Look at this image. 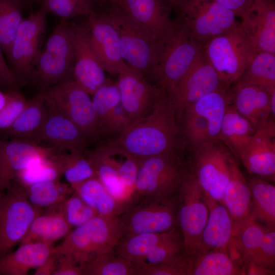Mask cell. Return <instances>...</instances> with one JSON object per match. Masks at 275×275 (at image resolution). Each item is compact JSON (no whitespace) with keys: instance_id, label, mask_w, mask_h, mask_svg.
I'll list each match as a JSON object with an SVG mask.
<instances>
[{"instance_id":"f35d334b","label":"cell","mask_w":275,"mask_h":275,"mask_svg":"<svg viewBox=\"0 0 275 275\" xmlns=\"http://www.w3.org/2000/svg\"><path fill=\"white\" fill-rule=\"evenodd\" d=\"M22 0H0V42L8 60L17 30L23 20Z\"/></svg>"},{"instance_id":"816d5d0a","label":"cell","mask_w":275,"mask_h":275,"mask_svg":"<svg viewBox=\"0 0 275 275\" xmlns=\"http://www.w3.org/2000/svg\"><path fill=\"white\" fill-rule=\"evenodd\" d=\"M57 256V266L53 275H82V266L65 255Z\"/></svg>"},{"instance_id":"681fc988","label":"cell","mask_w":275,"mask_h":275,"mask_svg":"<svg viewBox=\"0 0 275 275\" xmlns=\"http://www.w3.org/2000/svg\"><path fill=\"white\" fill-rule=\"evenodd\" d=\"M131 122L121 102L116 105L107 116L103 126L105 132L121 133L130 125Z\"/></svg>"},{"instance_id":"7a4b0ae2","label":"cell","mask_w":275,"mask_h":275,"mask_svg":"<svg viewBox=\"0 0 275 275\" xmlns=\"http://www.w3.org/2000/svg\"><path fill=\"white\" fill-rule=\"evenodd\" d=\"M202 48L177 16L172 19L169 27L157 39L154 60L148 76L155 86L170 94Z\"/></svg>"},{"instance_id":"ee69618b","label":"cell","mask_w":275,"mask_h":275,"mask_svg":"<svg viewBox=\"0 0 275 275\" xmlns=\"http://www.w3.org/2000/svg\"><path fill=\"white\" fill-rule=\"evenodd\" d=\"M94 0H41V7L61 19L88 16L93 11Z\"/></svg>"},{"instance_id":"bcb514c9","label":"cell","mask_w":275,"mask_h":275,"mask_svg":"<svg viewBox=\"0 0 275 275\" xmlns=\"http://www.w3.org/2000/svg\"><path fill=\"white\" fill-rule=\"evenodd\" d=\"M92 95L93 105L102 131V126L107 116L112 109L121 102L120 93L116 85L107 81Z\"/></svg>"},{"instance_id":"277c9868","label":"cell","mask_w":275,"mask_h":275,"mask_svg":"<svg viewBox=\"0 0 275 275\" xmlns=\"http://www.w3.org/2000/svg\"><path fill=\"white\" fill-rule=\"evenodd\" d=\"M185 171L175 155L141 159L131 196L132 206L141 202L162 201L175 198Z\"/></svg>"},{"instance_id":"5b68a950","label":"cell","mask_w":275,"mask_h":275,"mask_svg":"<svg viewBox=\"0 0 275 275\" xmlns=\"http://www.w3.org/2000/svg\"><path fill=\"white\" fill-rule=\"evenodd\" d=\"M73 62L71 26L61 19L40 51L31 81L41 91L72 79Z\"/></svg>"},{"instance_id":"4316f807","label":"cell","mask_w":275,"mask_h":275,"mask_svg":"<svg viewBox=\"0 0 275 275\" xmlns=\"http://www.w3.org/2000/svg\"><path fill=\"white\" fill-rule=\"evenodd\" d=\"M205 196L209 216L203 231L200 247L196 253L212 250H223L228 252V246L233 238L231 218L222 204L205 194Z\"/></svg>"},{"instance_id":"44dd1931","label":"cell","mask_w":275,"mask_h":275,"mask_svg":"<svg viewBox=\"0 0 275 275\" xmlns=\"http://www.w3.org/2000/svg\"><path fill=\"white\" fill-rule=\"evenodd\" d=\"M118 75L116 85L121 103L132 123L150 112L161 89L150 84L145 75L128 65Z\"/></svg>"},{"instance_id":"3957f363","label":"cell","mask_w":275,"mask_h":275,"mask_svg":"<svg viewBox=\"0 0 275 275\" xmlns=\"http://www.w3.org/2000/svg\"><path fill=\"white\" fill-rule=\"evenodd\" d=\"M122 237L117 217L97 215L70 231L60 244L53 246V253L65 255L83 267L96 256L113 250Z\"/></svg>"},{"instance_id":"d4e9b609","label":"cell","mask_w":275,"mask_h":275,"mask_svg":"<svg viewBox=\"0 0 275 275\" xmlns=\"http://www.w3.org/2000/svg\"><path fill=\"white\" fill-rule=\"evenodd\" d=\"M132 18L158 38L169 27L172 7L164 0H113Z\"/></svg>"},{"instance_id":"f907efd6","label":"cell","mask_w":275,"mask_h":275,"mask_svg":"<svg viewBox=\"0 0 275 275\" xmlns=\"http://www.w3.org/2000/svg\"><path fill=\"white\" fill-rule=\"evenodd\" d=\"M0 42V86L8 90H18L20 88L19 82L7 64L3 55Z\"/></svg>"},{"instance_id":"60d3db41","label":"cell","mask_w":275,"mask_h":275,"mask_svg":"<svg viewBox=\"0 0 275 275\" xmlns=\"http://www.w3.org/2000/svg\"><path fill=\"white\" fill-rule=\"evenodd\" d=\"M59 152L36 161L20 171L16 176L18 184L25 186L33 183L59 180L63 175Z\"/></svg>"},{"instance_id":"83f0119b","label":"cell","mask_w":275,"mask_h":275,"mask_svg":"<svg viewBox=\"0 0 275 275\" xmlns=\"http://www.w3.org/2000/svg\"><path fill=\"white\" fill-rule=\"evenodd\" d=\"M53 244L34 242L20 244L12 253L0 259V271L4 275H26L41 265L52 253Z\"/></svg>"},{"instance_id":"f1b7e54d","label":"cell","mask_w":275,"mask_h":275,"mask_svg":"<svg viewBox=\"0 0 275 275\" xmlns=\"http://www.w3.org/2000/svg\"><path fill=\"white\" fill-rule=\"evenodd\" d=\"M72 188L99 215L117 217L131 208L129 203L113 197L97 177L86 180Z\"/></svg>"},{"instance_id":"8d00e7d4","label":"cell","mask_w":275,"mask_h":275,"mask_svg":"<svg viewBox=\"0 0 275 275\" xmlns=\"http://www.w3.org/2000/svg\"><path fill=\"white\" fill-rule=\"evenodd\" d=\"M22 187L31 203L40 211L61 204L73 191L69 184L59 180L40 182Z\"/></svg>"},{"instance_id":"ab89813d","label":"cell","mask_w":275,"mask_h":275,"mask_svg":"<svg viewBox=\"0 0 275 275\" xmlns=\"http://www.w3.org/2000/svg\"><path fill=\"white\" fill-rule=\"evenodd\" d=\"M82 268V275H137L134 265L114 249L96 256Z\"/></svg>"},{"instance_id":"8992f818","label":"cell","mask_w":275,"mask_h":275,"mask_svg":"<svg viewBox=\"0 0 275 275\" xmlns=\"http://www.w3.org/2000/svg\"><path fill=\"white\" fill-rule=\"evenodd\" d=\"M203 49L227 88L240 77L257 53L240 24L211 39Z\"/></svg>"},{"instance_id":"7402d4cb","label":"cell","mask_w":275,"mask_h":275,"mask_svg":"<svg viewBox=\"0 0 275 275\" xmlns=\"http://www.w3.org/2000/svg\"><path fill=\"white\" fill-rule=\"evenodd\" d=\"M275 126L270 119L256 129L238 158L251 174L265 180H274Z\"/></svg>"},{"instance_id":"ac0fdd59","label":"cell","mask_w":275,"mask_h":275,"mask_svg":"<svg viewBox=\"0 0 275 275\" xmlns=\"http://www.w3.org/2000/svg\"><path fill=\"white\" fill-rule=\"evenodd\" d=\"M86 22L92 46L105 71L118 75L127 66L123 60L118 32L106 13L93 10Z\"/></svg>"},{"instance_id":"7bdbcfd3","label":"cell","mask_w":275,"mask_h":275,"mask_svg":"<svg viewBox=\"0 0 275 275\" xmlns=\"http://www.w3.org/2000/svg\"><path fill=\"white\" fill-rule=\"evenodd\" d=\"M183 252L182 235L178 227L171 230L169 235L144 257L136 269L170 260Z\"/></svg>"},{"instance_id":"c3c4849f","label":"cell","mask_w":275,"mask_h":275,"mask_svg":"<svg viewBox=\"0 0 275 275\" xmlns=\"http://www.w3.org/2000/svg\"><path fill=\"white\" fill-rule=\"evenodd\" d=\"M6 101L0 111V132H5L17 119L28 100L18 90L7 91Z\"/></svg>"},{"instance_id":"4fadbf2b","label":"cell","mask_w":275,"mask_h":275,"mask_svg":"<svg viewBox=\"0 0 275 275\" xmlns=\"http://www.w3.org/2000/svg\"><path fill=\"white\" fill-rule=\"evenodd\" d=\"M46 14L41 7L23 18L13 41L8 60L20 87L31 81L46 29Z\"/></svg>"},{"instance_id":"9a60e30c","label":"cell","mask_w":275,"mask_h":275,"mask_svg":"<svg viewBox=\"0 0 275 275\" xmlns=\"http://www.w3.org/2000/svg\"><path fill=\"white\" fill-rule=\"evenodd\" d=\"M117 218L121 228L122 238L143 233L169 232L178 227L176 198L140 203Z\"/></svg>"},{"instance_id":"f6af8a7d","label":"cell","mask_w":275,"mask_h":275,"mask_svg":"<svg viewBox=\"0 0 275 275\" xmlns=\"http://www.w3.org/2000/svg\"><path fill=\"white\" fill-rule=\"evenodd\" d=\"M66 221L72 227H79L98 215L76 193L68 196L60 205Z\"/></svg>"},{"instance_id":"5bb4252c","label":"cell","mask_w":275,"mask_h":275,"mask_svg":"<svg viewBox=\"0 0 275 275\" xmlns=\"http://www.w3.org/2000/svg\"><path fill=\"white\" fill-rule=\"evenodd\" d=\"M7 189L0 199V259L21 242L41 211L31 203L19 184Z\"/></svg>"},{"instance_id":"30bf717a","label":"cell","mask_w":275,"mask_h":275,"mask_svg":"<svg viewBox=\"0 0 275 275\" xmlns=\"http://www.w3.org/2000/svg\"><path fill=\"white\" fill-rule=\"evenodd\" d=\"M227 89L206 94L184 111L181 119L183 131L194 148L218 140L229 102Z\"/></svg>"},{"instance_id":"74e56055","label":"cell","mask_w":275,"mask_h":275,"mask_svg":"<svg viewBox=\"0 0 275 275\" xmlns=\"http://www.w3.org/2000/svg\"><path fill=\"white\" fill-rule=\"evenodd\" d=\"M171 231L164 233H143L122 238L115 246L114 251L132 263L136 268L144 257L164 239Z\"/></svg>"},{"instance_id":"52a82bcc","label":"cell","mask_w":275,"mask_h":275,"mask_svg":"<svg viewBox=\"0 0 275 275\" xmlns=\"http://www.w3.org/2000/svg\"><path fill=\"white\" fill-rule=\"evenodd\" d=\"M176 198L183 253L193 256L200 247L209 212L205 193L193 172L185 171Z\"/></svg>"},{"instance_id":"7dc6e473","label":"cell","mask_w":275,"mask_h":275,"mask_svg":"<svg viewBox=\"0 0 275 275\" xmlns=\"http://www.w3.org/2000/svg\"><path fill=\"white\" fill-rule=\"evenodd\" d=\"M189 256L183 252L170 260L136 268L137 275H188Z\"/></svg>"},{"instance_id":"f546056e","label":"cell","mask_w":275,"mask_h":275,"mask_svg":"<svg viewBox=\"0 0 275 275\" xmlns=\"http://www.w3.org/2000/svg\"><path fill=\"white\" fill-rule=\"evenodd\" d=\"M60 205L49 208L47 213L37 215L20 244L34 242L53 244L65 237L72 228L65 218Z\"/></svg>"},{"instance_id":"94428289","label":"cell","mask_w":275,"mask_h":275,"mask_svg":"<svg viewBox=\"0 0 275 275\" xmlns=\"http://www.w3.org/2000/svg\"><path fill=\"white\" fill-rule=\"evenodd\" d=\"M0 274H1V271H0Z\"/></svg>"},{"instance_id":"7c38bea8","label":"cell","mask_w":275,"mask_h":275,"mask_svg":"<svg viewBox=\"0 0 275 275\" xmlns=\"http://www.w3.org/2000/svg\"><path fill=\"white\" fill-rule=\"evenodd\" d=\"M195 149L194 174L205 194L222 204L235 158L218 140Z\"/></svg>"},{"instance_id":"1f68e13d","label":"cell","mask_w":275,"mask_h":275,"mask_svg":"<svg viewBox=\"0 0 275 275\" xmlns=\"http://www.w3.org/2000/svg\"><path fill=\"white\" fill-rule=\"evenodd\" d=\"M256 130L254 125L241 115L232 105L227 107L218 140L227 146L238 158Z\"/></svg>"},{"instance_id":"cb8c5ba5","label":"cell","mask_w":275,"mask_h":275,"mask_svg":"<svg viewBox=\"0 0 275 275\" xmlns=\"http://www.w3.org/2000/svg\"><path fill=\"white\" fill-rule=\"evenodd\" d=\"M233 85L231 92H228L229 100L232 101L235 109L256 129L271 119V100L275 99V90L269 93L255 85Z\"/></svg>"},{"instance_id":"11a10c76","label":"cell","mask_w":275,"mask_h":275,"mask_svg":"<svg viewBox=\"0 0 275 275\" xmlns=\"http://www.w3.org/2000/svg\"><path fill=\"white\" fill-rule=\"evenodd\" d=\"M164 1L166 2H167L169 4H170L173 9H174L175 10H176V9L178 8L181 1V0H164Z\"/></svg>"},{"instance_id":"603a6c76","label":"cell","mask_w":275,"mask_h":275,"mask_svg":"<svg viewBox=\"0 0 275 275\" xmlns=\"http://www.w3.org/2000/svg\"><path fill=\"white\" fill-rule=\"evenodd\" d=\"M239 22L257 52L275 54V0H253Z\"/></svg>"},{"instance_id":"91938a15","label":"cell","mask_w":275,"mask_h":275,"mask_svg":"<svg viewBox=\"0 0 275 275\" xmlns=\"http://www.w3.org/2000/svg\"><path fill=\"white\" fill-rule=\"evenodd\" d=\"M1 189H0V199L1 198V197H2V194H1Z\"/></svg>"},{"instance_id":"2e32d148","label":"cell","mask_w":275,"mask_h":275,"mask_svg":"<svg viewBox=\"0 0 275 275\" xmlns=\"http://www.w3.org/2000/svg\"><path fill=\"white\" fill-rule=\"evenodd\" d=\"M202 49L173 92L168 94L173 103L177 122L185 109L211 92L227 89Z\"/></svg>"},{"instance_id":"4dcf8cb0","label":"cell","mask_w":275,"mask_h":275,"mask_svg":"<svg viewBox=\"0 0 275 275\" xmlns=\"http://www.w3.org/2000/svg\"><path fill=\"white\" fill-rule=\"evenodd\" d=\"M46 111L44 93L40 91L28 100L17 119L4 132L13 138L34 142L44 122Z\"/></svg>"},{"instance_id":"d590c367","label":"cell","mask_w":275,"mask_h":275,"mask_svg":"<svg viewBox=\"0 0 275 275\" xmlns=\"http://www.w3.org/2000/svg\"><path fill=\"white\" fill-rule=\"evenodd\" d=\"M235 84L255 85L269 93L275 90V54L257 52Z\"/></svg>"},{"instance_id":"d6986e66","label":"cell","mask_w":275,"mask_h":275,"mask_svg":"<svg viewBox=\"0 0 275 275\" xmlns=\"http://www.w3.org/2000/svg\"><path fill=\"white\" fill-rule=\"evenodd\" d=\"M46 117L34 142L45 143L59 152L66 150L71 153H85L90 140L67 116L53 106L46 103Z\"/></svg>"},{"instance_id":"680465c9","label":"cell","mask_w":275,"mask_h":275,"mask_svg":"<svg viewBox=\"0 0 275 275\" xmlns=\"http://www.w3.org/2000/svg\"><path fill=\"white\" fill-rule=\"evenodd\" d=\"M94 1H95V2L96 1H99L100 2L105 3V2H111L113 0H94Z\"/></svg>"},{"instance_id":"f5cc1de1","label":"cell","mask_w":275,"mask_h":275,"mask_svg":"<svg viewBox=\"0 0 275 275\" xmlns=\"http://www.w3.org/2000/svg\"><path fill=\"white\" fill-rule=\"evenodd\" d=\"M231 10L237 17H241L253 0H214Z\"/></svg>"},{"instance_id":"6f0895ef","label":"cell","mask_w":275,"mask_h":275,"mask_svg":"<svg viewBox=\"0 0 275 275\" xmlns=\"http://www.w3.org/2000/svg\"><path fill=\"white\" fill-rule=\"evenodd\" d=\"M24 5L26 4H31L33 2H38L39 3L40 2L41 0H22Z\"/></svg>"},{"instance_id":"ffe728a7","label":"cell","mask_w":275,"mask_h":275,"mask_svg":"<svg viewBox=\"0 0 275 275\" xmlns=\"http://www.w3.org/2000/svg\"><path fill=\"white\" fill-rule=\"evenodd\" d=\"M59 152L48 146L35 142L13 138L0 140V189H8L20 171L40 159Z\"/></svg>"},{"instance_id":"6da1fadb","label":"cell","mask_w":275,"mask_h":275,"mask_svg":"<svg viewBox=\"0 0 275 275\" xmlns=\"http://www.w3.org/2000/svg\"><path fill=\"white\" fill-rule=\"evenodd\" d=\"M169 95L161 90L150 112L133 122L111 141L138 159L175 155L179 128Z\"/></svg>"},{"instance_id":"9f6ffc18","label":"cell","mask_w":275,"mask_h":275,"mask_svg":"<svg viewBox=\"0 0 275 275\" xmlns=\"http://www.w3.org/2000/svg\"><path fill=\"white\" fill-rule=\"evenodd\" d=\"M6 101V93H3L0 90V111L4 106Z\"/></svg>"},{"instance_id":"ba28073f","label":"cell","mask_w":275,"mask_h":275,"mask_svg":"<svg viewBox=\"0 0 275 275\" xmlns=\"http://www.w3.org/2000/svg\"><path fill=\"white\" fill-rule=\"evenodd\" d=\"M176 10L191 37L202 47L240 24L231 10L214 0H181Z\"/></svg>"},{"instance_id":"e575fe53","label":"cell","mask_w":275,"mask_h":275,"mask_svg":"<svg viewBox=\"0 0 275 275\" xmlns=\"http://www.w3.org/2000/svg\"><path fill=\"white\" fill-rule=\"evenodd\" d=\"M85 154L91 161L96 177L106 190L117 200L129 203L131 206L129 193L101 149L98 147L93 151L87 150Z\"/></svg>"},{"instance_id":"484cf974","label":"cell","mask_w":275,"mask_h":275,"mask_svg":"<svg viewBox=\"0 0 275 275\" xmlns=\"http://www.w3.org/2000/svg\"><path fill=\"white\" fill-rule=\"evenodd\" d=\"M222 204L227 210L233 225V237L241 227L252 216V204L249 183L238 164L234 160L229 182Z\"/></svg>"},{"instance_id":"8fae6325","label":"cell","mask_w":275,"mask_h":275,"mask_svg":"<svg viewBox=\"0 0 275 275\" xmlns=\"http://www.w3.org/2000/svg\"><path fill=\"white\" fill-rule=\"evenodd\" d=\"M41 91L46 103L67 116L90 140L103 133L89 94L73 79Z\"/></svg>"},{"instance_id":"836d02e7","label":"cell","mask_w":275,"mask_h":275,"mask_svg":"<svg viewBox=\"0 0 275 275\" xmlns=\"http://www.w3.org/2000/svg\"><path fill=\"white\" fill-rule=\"evenodd\" d=\"M252 199V216L270 229L275 226V187L255 176L249 183Z\"/></svg>"},{"instance_id":"9c48e42d","label":"cell","mask_w":275,"mask_h":275,"mask_svg":"<svg viewBox=\"0 0 275 275\" xmlns=\"http://www.w3.org/2000/svg\"><path fill=\"white\" fill-rule=\"evenodd\" d=\"M106 14L119 37L121 54L125 62L145 76L154 60L157 38L117 5Z\"/></svg>"},{"instance_id":"b9f144b4","label":"cell","mask_w":275,"mask_h":275,"mask_svg":"<svg viewBox=\"0 0 275 275\" xmlns=\"http://www.w3.org/2000/svg\"><path fill=\"white\" fill-rule=\"evenodd\" d=\"M64 175L71 188L89 178L96 177L94 166L85 153L59 154Z\"/></svg>"},{"instance_id":"db71d44e","label":"cell","mask_w":275,"mask_h":275,"mask_svg":"<svg viewBox=\"0 0 275 275\" xmlns=\"http://www.w3.org/2000/svg\"><path fill=\"white\" fill-rule=\"evenodd\" d=\"M57 266V256L52 252L47 259L35 269V275H53Z\"/></svg>"},{"instance_id":"d6a6232c","label":"cell","mask_w":275,"mask_h":275,"mask_svg":"<svg viewBox=\"0 0 275 275\" xmlns=\"http://www.w3.org/2000/svg\"><path fill=\"white\" fill-rule=\"evenodd\" d=\"M188 256V275L244 274L238 262L223 250H212Z\"/></svg>"},{"instance_id":"e0dca14e","label":"cell","mask_w":275,"mask_h":275,"mask_svg":"<svg viewBox=\"0 0 275 275\" xmlns=\"http://www.w3.org/2000/svg\"><path fill=\"white\" fill-rule=\"evenodd\" d=\"M71 26L74 55L72 79L89 94L93 95L108 81L105 71L92 46L86 22Z\"/></svg>"}]
</instances>
